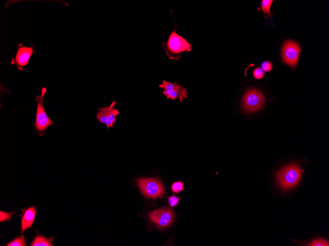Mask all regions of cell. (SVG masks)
<instances>
[{"instance_id":"5","label":"cell","mask_w":329,"mask_h":246,"mask_svg":"<svg viewBox=\"0 0 329 246\" xmlns=\"http://www.w3.org/2000/svg\"><path fill=\"white\" fill-rule=\"evenodd\" d=\"M264 98L263 93L258 89L250 88L243 96L241 107L246 113L256 112L264 106Z\"/></svg>"},{"instance_id":"19","label":"cell","mask_w":329,"mask_h":246,"mask_svg":"<svg viewBox=\"0 0 329 246\" xmlns=\"http://www.w3.org/2000/svg\"><path fill=\"white\" fill-rule=\"evenodd\" d=\"M168 203L171 207L176 206L180 200V197L175 195H172L168 197Z\"/></svg>"},{"instance_id":"3","label":"cell","mask_w":329,"mask_h":246,"mask_svg":"<svg viewBox=\"0 0 329 246\" xmlns=\"http://www.w3.org/2000/svg\"><path fill=\"white\" fill-rule=\"evenodd\" d=\"M46 91L47 88L43 87L41 94L37 95L35 99L37 106L34 123V131L40 136L44 135L45 131L49 126L56 124L47 115L43 106V98Z\"/></svg>"},{"instance_id":"18","label":"cell","mask_w":329,"mask_h":246,"mask_svg":"<svg viewBox=\"0 0 329 246\" xmlns=\"http://www.w3.org/2000/svg\"><path fill=\"white\" fill-rule=\"evenodd\" d=\"M253 75L256 79H261L263 78L264 72L262 68L257 67L254 70Z\"/></svg>"},{"instance_id":"17","label":"cell","mask_w":329,"mask_h":246,"mask_svg":"<svg viewBox=\"0 0 329 246\" xmlns=\"http://www.w3.org/2000/svg\"><path fill=\"white\" fill-rule=\"evenodd\" d=\"M15 212H4L0 211V221L2 222L4 221H10L12 216L15 213Z\"/></svg>"},{"instance_id":"7","label":"cell","mask_w":329,"mask_h":246,"mask_svg":"<svg viewBox=\"0 0 329 246\" xmlns=\"http://www.w3.org/2000/svg\"><path fill=\"white\" fill-rule=\"evenodd\" d=\"M33 47V45L27 46L22 43L18 44L16 53L11 59L10 63L16 65L18 70H23L29 64L31 56L35 53Z\"/></svg>"},{"instance_id":"1","label":"cell","mask_w":329,"mask_h":246,"mask_svg":"<svg viewBox=\"0 0 329 246\" xmlns=\"http://www.w3.org/2000/svg\"><path fill=\"white\" fill-rule=\"evenodd\" d=\"M163 47L169 58L178 60L180 58L181 53L190 51L192 46L174 29L171 32L167 42L163 43Z\"/></svg>"},{"instance_id":"15","label":"cell","mask_w":329,"mask_h":246,"mask_svg":"<svg viewBox=\"0 0 329 246\" xmlns=\"http://www.w3.org/2000/svg\"><path fill=\"white\" fill-rule=\"evenodd\" d=\"M306 246H329V243L328 241L322 239L318 238L317 239L313 240L311 242L308 244Z\"/></svg>"},{"instance_id":"20","label":"cell","mask_w":329,"mask_h":246,"mask_svg":"<svg viewBox=\"0 0 329 246\" xmlns=\"http://www.w3.org/2000/svg\"><path fill=\"white\" fill-rule=\"evenodd\" d=\"M261 66L263 71L267 72L270 71L272 68L271 63L268 61L263 62Z\"/></svg>"},{"instance_id":"14","label":"cell","mask_w":329,"mask_h":246,"mask_svg":"<svg viewBox=\"0 0 329 246\" xmlns=\"http://www.w3.org/2000/svg\"><path fill=\"white\" fill-rule=\"evenodd\" d=\"M7 246H26V243L23 235L15 238L6 245Z\"/></svg>"},{"instance_id":"8","label":"cell","mask_w":329,"mask_h":246,"mask_svg":"<svg viewBox=\"0 0 329 246\" xmlns=\"http://www.w3.org/2000/svg\"><path fill=\"white\" fill-rule=\"evenodd\" d=\"M159 87L164 89L163 94L167 99L175 100L179 99L180 102L187 98L188 92L186 88L176 82H170L163 80Z\"/></svg>"},{"instance_id":"13","label":"cell","mask_w":329,"mask_h":246,"mask_svg":"<svg viewBox=\"0 0 329 246\" xmlns=\"http://www.w3.org/2000/svg\"><path fill=\"white\" fill-rule=\"evenodd\" d=\"M272 0H263L261 4V9L263 12L265 17L272 16L273 13L270 12V8L272 3Z\"/></svg>"},{"instance_id":"11","label":"cell","mask_w":329,"mask_h":246,"mask_svg":"<svg viewBox=\"0 0 329 246\" xmlns=\"http://www.w3.org/2000/svg\"><path fill=\"white\" fill-rule=\"evenodd\" d=\"M36 213L35 208L33 206L24 211L21 218V233H23L26 229L31 227Z\"/></svg>"},{"instance_id":"4","label":"cell","mask_w":329,"mask_h":246,"mask_svg":"<svg viewBox=\"0 0 329 246\" xmlns=\"http://www.w3.org/2000/svg\"><path fill=\"white\" fill-rule=\"evenodd\" d=\"M136 183L140 191L146 197L156 199L164 195L165 190L160 180L152 178H140Z\"/></svg>"},{"instance_id":"12","label":"cell","mask_w":329,"mask_h":246,"mask_svg":"<svg viewBox=\"0 0 329 246\" xmlns=\"http://www.w3.org/2000/svg\"><path fill=\"white\" fill-rule=\"evenodd\" d=\"M53 237L49 238H46L43 235H39L36 236L33 241L31 243L32 246H53L51 242L53 241Z\"/></svg>"},{"instance_id":"2","label":"cell","mask_w":329,"mask_h":246,"mask_svg":"<svg viewBox=\"0 0 329 246\" xmlns=\"http://www.w3.org/2000/svg\"><path fill=\"white\" fill-rule=\"evenodd\" d=\"M301 178L300 166L295 163L290 164L279 170L276 173L278 184L284 190L296 187Z\"/></svg>"},{"instance_id":"16","label":"cell","mask_w":329,"mask_h":246,"mask_svg":"<svg viewBox=\"0 0 329 246\" xmlns=\"http://www.w3.org/2000/svg\"><path fill=\"white\" fill-rule=\"evenodd\" d=\"M184 190V184L181 181H177L173 183L171 186V190L175 193H179Z\"/></svg>"},{"instance_id":"10","label":"cell","mask_w":329,"mask_h":246,"mask_svg":"<svg viewBox=\"0 0 329 246\" xmlns=\"http://www.w3.org/2000/svg\"><path fill=\"white\" fill-rule=\"evenodd\" d=\"M116 104V101H114L108 107L98 108L96 118L99 122L105 124L107 129L113 127L117 120L116 116L119 114L118 109H115Z\"/></svg>"},{"instance_id":"9","label":"cell","mask_w":329,"mask_h":246,"mask_svg":"<svg viewBox=\"0 0 329 246\" xmlns=\"http://www.w3.org/2000/svg\"><path fill=\"white\" fill-rule=\"evenodd\" d=\"M300 48L293 40L285 42L282 49V57L284 62L291 67H295L297 62Z\"/></svg>"},{"instance_id":"6","label":"cell","mask_w":329,"mask_h":246,"mask_svg":"<svg viewBox=\"0 0 329 246\" xmlns=\"http://www.w3.org/2000/svg\"><path fill=\"white\" fill-rule=\"evenodd\" d=\"M149 219L160 229L164 228L171 224L175 218L174 212L169 207H164L150 212Z\"/></svg>"}]
</instances>
